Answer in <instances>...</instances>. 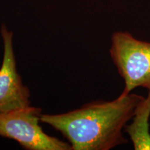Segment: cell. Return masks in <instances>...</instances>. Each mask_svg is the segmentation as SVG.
I'll use <instances>...</instances> for the list:
<instances>
[{"mask_svg": "<svg viewBox=\"0 0 150 150\" xmlns=\"http://www.w3.org/2000/svg\"><path fill=\"white\" fill-rule=\"evenodd\" d=\"M144 98L131 93L112 101H95L64 113H42L40 122L61 133L72 150H110L128 142L123 131Z\"/></svg>", "mask_w": 150, "mask_h": 150, "instance_id": "cell-1", "label": "cell"}, {"mask_svg": "<svg viewBox=\"0 0 150 150\" xmlns=\"http://www.w3.org/2000/svg\"><path fill=\"white\" fill-rule=\"evenodd\" d=\"M110 56L125 82L121 96L139 87L150 91V42L127 31H116L111 37Z\"/></svg>", "mask_w": 150, "mask_h": 150, "instance_id": "cell-2", "label": "cell"}, {"mask_svg": "<svg viewBox=\"0 0 150 150\" xmlns=\"http://www.w3.org/2000/svg\"><path fill=\"white\" fill-rule=\"evenodd\" d=\"M42 109L31 106L0 112V136L27 150H72L69 142L47 134L40 127Z\"/></svg>", "mask_w": 150, "mask_h": 150, "instance_id": "cell-3", "label": "cell"}, {"mask_svg": "<svg viewBox=\"0 0 150 150\" xmlns=\"http://www.w3.org/2000/svg\"><path fill=\"white\" fill-rule=\"evenodd\" d=\"M4 56L0 67V112H6L31 105L30 91L18 72L13 50V33L1 26Z\"/></svg>", "mask_w": 150, "mask_h": 150, "instance_id": "cell-4", "label": "cell"}, {"mask_svg": "<svg viewBox=\"0 0 150 150\" xmlns=\"http://www.w3.org/2000/svg\"><path fill=\"white\" fill-rule=\"evenodd\" d=\"M137 106L132 123L127 125L125 132L130 137L135 150H150V91Z\"/></svg>", "mask_w": 150, "mask_h": 150, "instance_id": "cell-5", "label": "cell"}]
</instances>
